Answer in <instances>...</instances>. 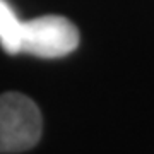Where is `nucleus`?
I'll list each match as a JSON object with an SVG mask.
<instances>
[{
	"mask_svg": "<svg viewBox=\"0 0 154 154\" xmlns=\"http://www.w3.org/2000/svg\"><path fill=\"white\" fill-rule=\"evenodd\" d=\"M79 45V31L63 16H39L22 21L19 53L58 58L72 53Z\"/></svg>",
	"mask_w": 154,
	"mask_h": 154,
	"instance_id": "obj_2",
	"label": "nucleus"
},
{
	"mask_svg": "<svg viewBox=\"0 0 154 154\" xmlns=\"http://www.w3.org/2000/svg\"><path fill=\"white\" fill-rule=\"evenodd\" d=\"M43 118L31 98L21 93L0 94V152H22L41 137Z\"/></svg>",
	"mask_w": 154,
	"mask_h": 154,
	"instance_id": "obj_1",
	"label": "nucleus"
},
{
	"mask_svg": "<svg viewBox=\"0 0 154 154\" xmlns=\"http://www.w3.org/2000/svg\"><path fill=\"white\" fill-rule=\"evenodd\" d=\"M22 21L7 0H0V46L9 55L19 53V36Z\"/></svg>",
	"mask_w": 154,
	"mask_h": 154,
	"instance_id": "obj_3",
	"label": "nucleus"
}]
</instances>
